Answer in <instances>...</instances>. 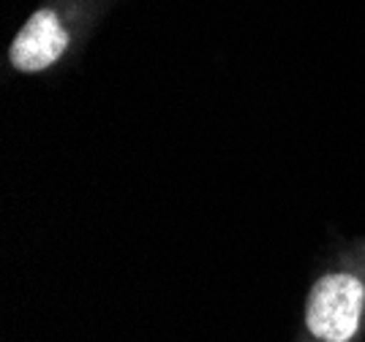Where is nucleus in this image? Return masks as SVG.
I'll list each match as a JSON object with an SVG mask.
<instances>
[{"instance_id": "1", "label": "nucleus", "mask_w": 365, "mask_h": 342, "mask_svg": "<svg viewBox=\"0 0 365 342\" xmlns=\"http://www.w3.org/2000/svg\"><path fill=\"white\" fill-rule=\"evenodd\" d=\"M365 321V277L351 269L322 274L305 304V342H357Z\"/></svg>"}, {"instance_id": "2", "label": "nucleus", "mask_w": 365, "mask_h": 342, "mask_svg": "<svg viewBox=\"0 0 365 342\" xmlns=\"http://www.w3.org/2000/svg\"><path fill=\"white\" fill-rule=\"evenodd\" d=\"M68 46V33L61 25L55 11H36L28 19V25L19 30V36L11 44V63L14 68L25 74H36L49 68Z\"/></svg>"}]
</instances>
